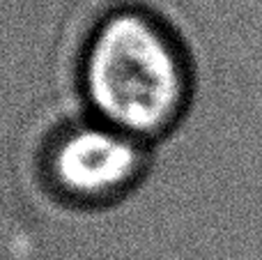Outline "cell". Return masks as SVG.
I'll return each mask as SVG.
<instances>
[{
  "instance_id": "obj_1",
  "label": "cell",
  "mask_w": 262,
  "mask_h": 260,
  "mask_svg": "<svg viewBox=\"0 0 262 260\" xmlns=\"http://www.w3.org/2000/svg\"><path fill=\"white\" fill-rule=\"evenodd\" d=\"M83 85L101 124L136 141L175 127L191 90L177 39L138 9L115 12L99 26L83 60Z\"/></svg>"
},
{
  "instance_id": "obj_2",
  "label": "cell",
  "mask_w": 262,
  "mask_h": 260,
  "mask_svg": "<svg viewBox=\"0 0 262 260\" xmlns=\"http://www.w3.org/2000/svg\"><path fill=\"white\" fill-rule=\"evenodd\" d=\"M145 155L136 138L108 124L62 134L49 155V178L67 201L106 205L136 184Z\"/></svg>"
}]
</instances>
